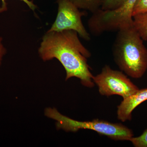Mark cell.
Masks as SVG:
<instances>
[{
	"instance_id": "cell-2",
	"label": "cell",
	"mask_w": 147,
	"mask_h": 147,
	"mask_svg": "<svg viewBox=\"0 0 147 147\" xmlns=\"http://www.w3.org/2000/svg\"><path fill=\"white\" fill-rule=\"evenodd\" d=\"M133 24L118 30L112 48L116 63L122 71L134 79L147 69V49Z\"/></svg>"
},
{
	"instance_id": "cell-3",
	"label": "cell",
	"mask_w": 147,
	"mask_h": 147,
	"mask_svg": "<svg viewBox=\"0 0 147 147\" xmlns=\"http://www.w3.org/2000/svg\"><path fill=\"white\" fill-rule=\"evenodd\" d=\"M45 114L46 117L57 121L58 129L66 131L76 132L81 129H91L117 141H129L134 135L131 129L121 123L98 119L87 121L74 120L61 115L55 108H46Z\"/></svg>"
},
{
	"instance_id": "cell-14",
	"label": "cell",
	"mask_w": 147,
	"mask_h": 147,
	"mask_svg": "<svg viewBox=\"0 0 147 147\" xmlns=\"http://www.w3.org/2000/svg\"><path fill=\"white\" fill-rule=\"evenodd\" d=\"M2 40V38L0 37V65H1V62L3 56L5 55L6 52V49L1 43Z\"/></svg>"
},
{
	"instance_id": "cell-7",
	"label": "cell",
	"mask_w": 147,
	"mask_h": 147,
	"mask_svg": "<svg viewBox=\"0 0 147 147\" xmlns=\"http://www.w3.org/2000/svg\"><path fill=\"white\" fill-rule=\"evenodd\" d=\"M147 100V88L139 90L134 94L123 98L117 107V118L122 122L131 119L132 111Z\"/></svg>"
},
{
	"instance_id": "cell-5",
	"label": "cell",
	"mask_w": 147,
	"mask_h": 147,
	"mask_svg": "<svg viewBox=\"0 0 147 147\" xmlns=\"http://www.w3.org/2000/svg\"><path fill=\"white\" fill-rule=\"evenodd\" d=\"M58 11L57 18L50 31L61 32L72 30L77 32L79 36L89 41L90 36L82 23V18L86 13L81 11L69 0H57Z\"/></svg>"
},
{
	"instance_id": "cell-12",
	"label": "cell",
	"mask_w": 147,
	"mask_h": 147,
	"mask_svg": "<svg viewBox=\"0 0 147 147\" xmlns=\"http://www.w3.org/2000/svg\"><path fill=\"white\" fill-rule=\"evenodd\" d=\"M147 12V0H137L133 8L132 16Z\"/></svg>"
},
{
	"instance_id": "cell-11",
	"label": "cell",
	"mask_w": 147,
	"mask_h": 147,
	"mask_svg": "<svg viewBox=\"0 0 147 147\" xmlns=\"http://www.w3.org/2000/svg\"><path fill=\"white\" fill-rule=\"evenodd\" d=\"M135 147H147V129L139 137H132L129 140Z\"/></svg>"
},
{
	"instance_id": "cell-1",
	"label": "cell",
	"mask_w": 147,
	"mask_h": 147,
	"mask_svg": "<svg viewBox=\"0 0 147 147\" xmlns=\"http://www.w3.org/2000/svg\"><path fill=\"white\" fill-rule=\"evenodd\" d=\"M78 34L72 30H48L42 37L38 53L43 61L55 58L60 62L66 73V81L76 77L85 87L92 88L94 76L87 63L91 54L82 44Z\"/></svg>"
},
{
	"instance_id": "cell-9",
	"label": "cell",
	"mask_w": 147,
	"mask_h": 147,
	"mask_svg": "<svg viewBox=\"0 0 147 147\" xmlns=\"http://www.w3.org/2000/svg\"><path fill=\"white\" fill-rule=\"evenodd\" d=\"M134 26L144 41L147 40V12L133 16Z\"/></svg>"
},
{
	"instance_id": "cell-10",
	"label": "cell",
	"mask_w": 147,
	"mask_h": 147,
	"mask_svg": "<svg viewBox=\"0 0 147 147\" xmlns=\"http://www.w3.org/2000/svg\"><path fill=\"white\" fill-rule=\"evenodd\" d=\"M127 0H103L101 9L103 10H115L120 7Z\"/></svg>"
},
{
	"instance_id": "cell-4",
	"label": "cell",
	"mask_w": 147,
	"mask_h": 147,
	"mask_svg": "<svg viewBox=\"0 0 147 147\" xmlns=\"http://www.w3.org/2000/svg\"><path fill=\"white\" fill-rule=\"evenodd\" d=\"M93 81L98 87L100 94L107 96L118 95L125 98L139 90L122 71L114 70L108 65H105L100 74L94 76Z\"/></svg>"
},
{
	"instance_id": "cell-8",
	"label": "cell",
	"mask_w": 147,
	"mask_h": 147,
	"mask_svg": "<svg viewBox=\"0 0 147 147\" xmlns=\"http://www.w3.org/2000/svg\"><path fill=\"white\" fill-rule=\"evenodd\" d=\"M79 9L89 11L92 13L101 9L103 0H69Z\"/></svg>"
},
{
	"instance_id": "cell-6",
	"label": "cell",
	"mask_w": 147,
	"mask_h": 147,
	"mask_svg": "<svg viewBox=\"0 0 147 147\" xmlns=\"http://www.w3.org/2000/svg\"><path fill=\"white\" fill-rule=\"evenodd\" d=\"M137 1L127 0L123 5L115 10L100 11L98 15L100 26L105 31L112 32L132 24V11Z\"/></svg>"
},
{
	"instance_id": "cell-13",
	"label": "cell",
	"mask_w": 147,
	"mask_h": 147,
	"mask_svg": "<svg viewBox=\"0 0 147 147\" xmlns=\"http://www.w3.org/2000/svg\"><path fill=\"white\" fill-rule=\"evenodd\" d=\"M2 1H3V4H4L5 0H2ZM20 1H22L25 3L33 11H34L36 8V6L35 5L33 2L32 1H30L29 0H20Z\"/></svg>"
}]
</instances>
